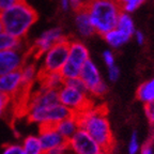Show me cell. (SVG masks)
I'll return each mask as SVG.
<instances>
[{"instance_id":"8d00e7d4","label":"cell","mask_w":154,"mask_h":154,"mask_svg":"<svg viewBox=\"0 0 154 154\" xmlns=\"http://www.w3.org/2000/svg\"><path fill=\"white\" fill-rule=\"evenodd\" d=\"M60 5L63 11H66L70 8V0H60Z\"/></svg>"},{"instance_id":"9c48e42d","label":"cell","mask_w":154,"mask_h":154,"mask_svg":"<svg viewBox=\"0 0 154 154\" xmlns=\"http://www.w3.org/2000/svg\"><path fill=\"white\" fill-rule=\"evenodd\" d=\"M27 54L24 49L0 51V76L20 70L26 62Z\"/></svg>"},{"instance_id":"e0dca14e","label":"cell","mask_w":154,"mask_h":154,"mask_svg":"<svg viewBox=\"0 0 154 154\" xmlns=\"http://www.w3.org/2000/svg\"><path fill=\"white\" fill-rule=\"evenodd\" d=\"M38 79L41 80L43 88H49V89L58 90L64 84V78L60 74V72L38 73Z\"/></svg>"},{"instance_id":"9a60e30c","label":"cell","mask_w":154,"mask_h":154,"mask_svg":"<svg viewBox=\"0 0 154 154\" xmlns=\"http://www.w3.org/2000/svg\"><path fill=\"white\" fill-rule=\"evenodd\" d=\"M56 128L58 130V132L62 135L65 139H70L73 135L76 133V131L79 128V125H78V121H77L76 115H72L67 118L61 120L59 123L55 125Z\"/></svg>"},{"instance_id":"7c38bea8","label":"cell","mask_w":154,"mask_h":154,"mask_svg":"<svg viewBox=\"0 0 154 154\" xmlns=\"http://www.w3.org/2000/svg\"><path fill=\"white\" fill-rule=\"evenodd\" d=\"M79 77L85 82L89 93L102 82V77L99 69L91 59H88L84 63V65L82 66V70H80Z\"/></svg>"},{"instance_id":"3957f363","label":"cell","mask_w":154,"mask_h":154,"mask_svg":"<svg viewBox=\"0 0 154 154\" xmlns=\"http://www.w3.org/2000/svg\"><path fill=\"white\" fill-rule=\"evenodd\" d=\"M86 10L89 13L95 33L100 35L116 28L122 12L118 0H88Z\"/></svg>"},{"instance_id":"d6a6232c","label":"cell","mask_w":154,"mask_h":154,"mask_svg":"<svg viewBox=\"0 0 154 154\" xmlns=\"http://www.w3.org/2000/svg\"><path fill=\"white\" fill-rule=\"evenodd\" d=\"M69 151L70 150H69L67 144H64V146H60V147H56L51 150H47V151L44 152V154H67Z\"/></svg>"},{"instance_id":"f1b7e54d","label":"cell","mask_w":154,"mask_h":154,"mask_svg":"<svg viewBox=\"0 0 154 154\" xmlns=\"http://www.w3.org/2000/svg\"><path fill=\"white\" fill-rule=\"evenodd\" d=\"M120 77V69L117 65H112V66L108 67V79L110 82H115L119 79Z\"/></svg>"},{"instance_id":"30bf717a","label":"cell","mask_w":154,"mask_h":154,"mask_svg":"<svg viewBox=\"0 0 154 154\" xmlns=\"http://www.w3.org/2000/svg\"><path fill=\"white\" fill-rule=\"evenodd\" d=\"M38 137L44 152L53 148L67 144V140L58 132L55 125H41Z\"/></svg>"},{"instance_id":"4fadbf2b","label":"cell","mask_w":154,"mask_h":154,"mask_svg":"<svg viewBox=\"0 0 154 154\" xmlns=\"http://www.w3.org/2000/svg\"><path fill=\"white\" fill-rule=\"evenodd\" d=\"M89 57V51L86 47L82 42L70 38V47H69V57H67V62L72 63L76 66L82 67L84 63L86 62Z\"/></svg>"},{"instance_id":"4dcf8cb0","label":"cell","mask_w":154,"mask_h":154,"mask_svg":"<svg viewBox=\"0 0 154 154\" xmlns=\"http://www.w3.org/2000/svg\"><path fill=\"white\" fill-rule=\"evenodd\" d=\"M140 154H154L153 149V139L150 138L148 141H146L141 147H140Z\"/></svg>"},{"instance_id":"1f68e13d","label":"cell","mask_w":154,"mask_h":154,"mask_svg":"<svg viewBox=\"0 0 154 154\" xmlns=\"http://www.w3.org/2000/svg\"><path fill=\"white\" fill-rule=\"evenodd\" d=\"M103 57V60L105 62V64L107 65V67L112 66L115 65V55L111 51H105L102 55Z\"/></svg>"},{"instance_id":"2e32d148","label":"cell","mask_w":154,"mask_h":154,"mask_svg":"<svg viewBox=\"0 0 154 154\" xmlns=\"http://www.w3.org/2000/svg\"><path fill=\"white\" fill-rule=\"evenodd\" d=\"M105 40V42L110 46L111 48H120L123 45L128 43L131 40V36L123 33L119 29L113 28L110 31L106 32L104 35H102Z\"/></svg>"},{"instance_id":"44dd1931","label":"cell","mask_w":154,"mask_h":154,"mask_svg":"<svg viewBox=\"0 0 154 154\" xmlns=\"http://www.w3.org/2000/svg\"><path fill=\"white\" fill-rule=\"evenodd\" d=\"M20 74H22L23 87L28 88L34 82L36 77H38V72L36 70V66L34 63H26L20 69Z\"/></svg>"},{"instance_id":"cb8c5ba5","label":"cell","mask_w":154,"mask_h":154,"mask_svg":"<svg viewBox=\"0 0 154 154\" xmlns=\"http://www.w3.org/2000/svg\"><path fill=\"white\" fill-rule=\"evenodd\" d=\"M140 150V144L139 140H138V135L137 132H134L131 136L130 142H128V154H137V152Z\"/></svg>"},{"instance_id":"6da1fadb","label":"cell","mask_w":154,"mask_h":154,"mask_svg":"<svg viewBox=\"0 0 154 154\" xmlns=\"http://www.w3.org/2000/svg\"><path fill=\"white\" fill-rule=\"evenodd\" d=\"M75 115L78 121L79 128L86 131L101 146L102 149H112L113 136L104 107L91 106L90 108Z\"/></svg>"},{"instance_id":"4316f807","label":"cell","mask_w":154,"mask_h":154,"mask_svg":"<svg viewBox=\"0 0 154 154\" xmlns=\"http://www.w3.org/2000/svg\"><path fill=\"white\" fill-rule=\"evenodd\" d=\"M107 91H108V86H107V84H106L105 82L102 80V82H100V84L97 85L91 92H90V95L99 96L100 97V96L105 95V94L107 93Z\"/></svg>"},{"instance_id":"d590c367","label":"cell","mask_w":154,"mask_h":154,"mask_svg":"<svg viewBox=\"0 0 154 154\" xmlns=\"http://www.w3.org/2000/svg\"><path fill=\"white\" fill-rule=\"evenodd\" d=\"M134 36L135 38H136V41H137V43L139 44V45H143L144 41H146V36H144V34L142 33L141 31H135L134 33Z\"/></svg>"},{"instance_id":"f546056e","label":"cell","mask_w":154,"mask_h":154,"mask_svg":"<svg viewBox=\"0 0 154 154\" xmlns=\"http://www.w3.org/2000/svg\"><path fill=\"white\" fill-rule=\"evenodd\" d=\"M87 1L88 0H70V8L75 12H78L86 8Z\"/></svg>"},{"instance_id":"8fae6325","label":"cell","mask_w":154,"mask_h":154,"mask_svg":"<svg viewBox=\"0 0 154 154\" xmlns=\"http://www.w3.org/2000/svg\"><path fill=\"white\" fill-rule=\"evenodd\" d=\"M23 80L20 70L0 76V93L12 97L15 96L20 89H23Z\"/></svg>"},{"instance_id":"ab89813d","label":"cell","mask_w":154,"mask_h":154,"mask_svg":"<svg viewBox=\"0 0 154 154\" xmlns=\"http://www.w3.org/2000/svg\"><path fill=\"white\" fill-rule=\"evenodd\" d=\"M18 1H20V0H18Z\"/></svg>"},{"instance_id":"277c9868","label":"cell","mask_w":154,"mask_h":154,"mask_svg":"<svg viewBox=\"0 0 154 154\" xmlns=\"http://www.w3.org/2000/svg\"><path fill=\"white\" fill-rule=\"evenodd\" d=\"M74 115L72 110L59 103L45 106H28V118L41 125H56L61 120Z\"/></svg>"},{"instance_id":"52a82bcc","label":"cell","mask_w":154,"mask_h":154,"mask_svg":"<svg viewBox=\"0 0 154 154\" xmlns=\"http://www.w3.org/2000/svg\"><path fill=\"white\" fill-rule=\"evenodd\" d=\"M67 147L74 154H99L103 150L82 128H78L72 137L67 139Z\"/></svg>"},{"instance_id":"ac0fdd59","label":"cell","mask_w":154,"mask_h":154,"mask_svg":"<svg viewBox=\"0 0 154 154\" xmlns=\"http://www.w3.org/2000/svg\"><path fill=\"white\" fill-rule=\"evenodd\" d=\"M24 40L14 38L5 31L0 32V51L7 49H24Z\"/></svg>"},{"instance_id":"7402d4cb","label":"cell","mask_w":154,"mask_h":154,"mask_svg":"<svg viewBox=\"0 0 154 154\" xmlns=\"http://www.w3.org/2000/svg\"><path fill=\"white\" fill-rule=\"evenodd\" d=\"M23 151L24 154H44V150L38 136H28L23 141Z\"/></svg>"},{"instance_id":"8992f818","label":"cell","mask_w":154,"mask_h":154,"mask_svg":"<svg viewBox=\"0 0 154 154\" xmlns=\"http://www.w3.org/2000/svg\"><path fill=\"white\" fill-rule=\"evenodd\" d=\"M70 38H65L58 42L44 54L42 70L38 73H54L60 72L69 57Z\"/></svg>"},{"instance_id":"ffe728a7","label":"cell","mask_w":154,"mask_h":154,"mask_svg":"<svg viewBox=\"0 0 154 154\" xmlns=\"http://www.w3.org/2000/svg\"><path fill=\"white\" fill-rule=\"evenodd\" d=\"M116 28L119 29L120 31H122L123 33L128 34L132 38L134 35L135 31H136V29H135V25L134 22H133L132 17H131L130 13L128 12H124L122 11L118 18V22H117V26Z\"/></svg>"},{"instance_id":"d4e9b609","label":"cell","mask_w":154,"mask_h":154,"mask_svg":"<svg viewBox=\"0 0 154 154\" xmlns=\"http://www.w3.org/2000/svg\"><path fill=\"white\" fill-rule=\"evenodd\" d=\"M64 82H65L66 85H70V86L74 87V88H76V89L82 90V91L88 92V93H89V91H88V89H87L86 85H85V82H82L80 77H75V78L66 79V80H64ZM89 94H90V93H89Z\"/></svg>"},{"instance_id":"5b68a950","label":"cell","mask_w":154,"mask_h":154,"mask_svg":"<svg viewBox=\"0 0 154 154\" xmlns=\"http://www.w3.org/2000/svg\"><path fill=\"white\" fill-rule=\"evenodd\" d=\"M59 102L74 113H78L91 107V100L88 92L78 90L74 87L64 82L61 88L58 89Z\"/></svg>"},{"instance_id":"74e56055","label":"cell","mask_w":154,"mask_h":154,"mask_svg":"<svg viewBox=\"0 0 154 154\" xmlns=\"http://www.w3.org/2000/svg\"><path fill=\"white\" fill-rule=\"evenodd\" d=\"M99 154H111V150H102Z\"/></svg>"},{"instance_id":"83f0119b","label":"cell","mask_w":154,"mask_h":154,"mask_svg":"<svg viewBox=\"0 0 154 154\" xmlns=\"http://www.w3.org/2000/svg\"><path fill=\"white\" fill-rule=\"evenodd\" d=\"M144 112L149 122L151 124H154V101L144 104Z\"/></svg>"},{"instance_id":"603a6c76","label":"cell","mask_w":154,"mask_h":154,"mask_svg":"<svg viewBox=\"0 0 154 154\" xmlns=\"http://www.w3.org/2000/svg\"><path fill=\"white\" fill-rule=\"evenodd\" d=\"M118 2L121 5L122 11L132 13L144 2V0H118Z\"/></svg>"},{"instance_id":"484cf974","label":"cell","mask_w":154,"mask_h":154,"mask_svg":"<svg viewBox=\"0 0 154 154\" xmlns=\"http://www.w3.org/2000/svg\"><path fill=\"white\" fill-rule=\"evenodd\" d=\"M1 154H24L22 144H7L2 149Z\"/></svg>"},{"instance_id":"836d02e7","label":"cell","mask_w":154,"mask_h":154,"mask_svg":"<svg viewBox=\"0 0 154 154\" xmlns=\"http://www.w3.org/2000/svg\"><path fill=\"white\" fill-rule=\"evenodd\" d=\"M10 102V97L5 94L0 93V117L2 116V113L5 112V108H7L8 104Z\"/></svg>"},{"instance_id":"5bb4252c","label":"cell","mask_w":154,"mask_h":154,"mask_svg":"<svg viewBox=\"0 0 154 154\" xmlns=\"http://www.w3.org/2000/svg\"><path fill=\"white\" fill-rule=\"evenodd\" d=\"M75 25H76L77 31L82 36L85 38H90L95 33L94 27L91 23L89 13L86 10V8L78 12H76L75 16Z\"/></svg>"},{"instance_id":"ba28073f","label":"cell","mask_w":154,"mask_h":154,"mask_svg":"<svg viewBox=\"0 0 154 154\" xmlns=\"http://www.w3.org/2000/svg\"><path fill=\"white\" fill-rule=\"evenodd\" d=\"M67 36L64 35L63 30L59 27L48 29L34 41L33 45L30 47L28 54H31L34 57H40V56L44 55L49 48L53 47L56 43L62 41Z\"/></svg>"},{"instance_id":"e575fe53","label":"cell","mask_w":154,"mask_h":154,"mask_svg":"<svg viewBox=\"0 0 154 154\" xmlns=\"http://www.w3.org/2000/svg\"><path fill=\"white\" fill-rule=\"evenodd\" d=\"M18 0H0V12L12 7L14 3H16Z\"/></svg>"},{"instance_id":"7a4b0ae2","label":"cell","mask_w":154,"mask_h":154,"mask_svg":"<svg viewBox=\"0 0 154 154\" xmlns=\"http://www.w3.org/2000/svg\"><path fill=\"white\" fill-rule=\"evenodd\" d=\"M38 18L36 11L25 0L17 1L9 9L0 12L3 31L22 40H25V36L36 23Z\"/></svg>"},{"instance_id":"f35d334b","label":"cell","mask_w":154,"mask_h":154,"mask_svg":"<svg viewBox=\"0 0 154 154\" xmlns=\"http://www.w3.org/2000/svg\"><path fill=\"white\" fill-rule=\"evenodd\" d=\"M3 31V26H2V22H1V19H0V32Z\"/></svg>"},{"instance_id":"d6986e66","label":"cell","mask_w":154,"mask_h":154,"mask_svg":"<svg viewBox=\"0 0 154 154\" xmlns=\"http://www.w3.org/2000/svg\"><path fill=\"white\" fill-rule=\"evenodd\" d=\"M137 99L143 104H148L154 101V78L144 82L138 87L136 92Z\"/></svg>"}]
</instances>
